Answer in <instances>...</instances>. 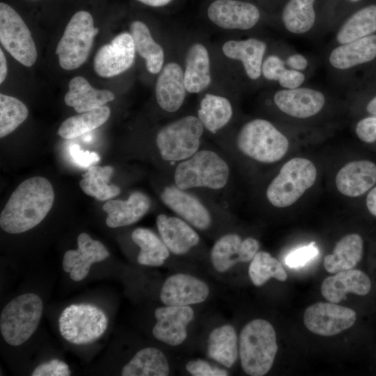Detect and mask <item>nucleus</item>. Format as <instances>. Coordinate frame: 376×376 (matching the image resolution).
Masks as SVG:
<instances>
[{"label":"nucleus","instance_id":"nucleus-1","mask_svg":"<svg viewBox=\"0 0 376 376\" xmlns=\"http://www.w3.org/2000/svg\"><path fill=\"white\" fill-rule=\"evenodd\" d=\"M54 200V192L49 180L40 176L28 178L15 189L3 209L1 228L11 234L33 228L47 216Z\"/></svg>","mask_w":376,"mask_h":376},{"label":"nucleus","instance_id":"nucleus-2","mask_svg":"<svg viewBox=\"0 0 376 376\" xmlns=\"http://www.w3.org/2000/svg\"><path fill=\"white\" fill-rule=\"evenodd\" d=\"M278 351L273 326L263 319L244 325L239 338L241 366L249 375L263 376L271 369Z\"/></svg>","mask_w":376,"mask_h":376},{"label":"nucleus","instance_id":"nucleus-3","mask_svg":"<svg viewBox=\"0 0 376 376\" xmlns=\"http://www.w3.org/2000/svg\"><path fill=\"white\" fill-rule=\"evenodd\" d=\"M227 163L216 152L203 150L182 161L174 173L175 186L182 190L196 187L220 189L228 182Z\"/></svg>","mask_w":376,"mask_h":376},{"label":"nucleus","instance_id":"nucleus-4","mask_svg":"<svg viewBox=\"0 0 376 376\" xmlns=\"http://www.w3.org/2000/svg\"><path fill=\"white\" fill-rule=\"evenodd\" d=\"M237 146L245 155L263 163H274L285 155L289 142L270 122L254 119L244 124L237 137Z\"/></svg>","mask_w":376,"mask_h":376},{"label":"nucleus","instance_id":"nucleus-5","mask_svg":"<svg viewBox=\"0 0 376 376\" xmlns=\"http://www.w3.org/2000/svg\"><path fill=\"white\" fill-rule=\"evenodd\" d=\"M42 309V299L33 293L21 295L8 302L0 317V330L5 341L13 346L26 341L36 330Z\"/></svg>","mask_w":376,"mask_h":376},{"label":"nucleus","instance_id":"nucleus-6","mask_svg":"<svg viewBox=\"0 0 376 376\" xmlns=\"http://www.w3.org/2000/svg\"><path fill=\"white\" fill-rule=\"evenodd\" d=\"M316 178L317 169L311 161L301 157L291 159L269 185L267 198L275 207L290 206L313 185Z\"/></svg>","mask_w":376,"mask_h":376},{"label":"nucleus","instance_id":"nucleus-7","mask_svg":"<svg viewBox=\"0 0 376 376\" xmlns=\"http://www.w3.org/2000/svg\"><path fill=\"white\" fill-rule=\"evenodd\" d=\"M98 29L86 11L75 13L68 22L56 47L60 66L67 70L78 68L87 60Z\"/></svg>","mask_w":376,"mask_h":376},{"label":"nucleus","instance_id":"nucleus-8","mask_svg":"<svg viewBox=\"0 0 376 376\" xmlns=\"http://www.w3.org/2000/svg\"><path fill=\"white\" fill-rule=\"evenodd\" d=\"M203 125L198 117L187 116L165 125L156 136V144L163 159L183 161L195 154L200 146Z\"/></svg>","mask_w":376,"mask_h":376},{"label":"nucleus","instance_id":"nucleus-9","mask_svg":"<svg viewBox=\"0 0 376 376\" xmlns=\"http://www.w3.org/2000/svg\"><path fill=\"white\" fill-rule=\"evenodd\" d=\"M108 318L100 308L88 304L66 307L58 319V328L67 341L83 345L98 339L106 331Z\"/></svg>","mask_w":376,"mask_h":376},{"label":"nucleus","instance_id":"nucleus-10","mask_svg":"<svg viewBox=\"0 0 376 376\" xmlns=\"http://www.w3.org/2000/svg\"><path fill=\"white\" fill-rule=\"evenodd\" d=\"M0 41L21 64L31 67L36 61L37 49L30 30L20 15L3 2L0 3Z\"/></svg>","mask_w":376,"mask_h":376},{"label":"nucleus","instance_id":"nucleus-11","mask_svg":"<svg viewBox=\"0 0 376 376\" xmlns=\"http://www.w3.org/2000/svg\"><path fill=\"white\" fill-rule=\"evenodd\" d=\"M356 312L333 302H318L308 306L304 313L305 327L311 332L322 336L336 335L355 322Z\"/></svg>","mask_w":376,"mask_h":376},{"label":"nucleus","instance_id":"nucleus-12","mask_svg":"<svg viewBox=\"0 0 376 376\" xmlns=\"http://www.w3.org/2000/svg\"><path fill=\"white\" fill-rule=\"evenodd\" d=\"M135 54L132 35L123 32L98 49L93 59L94 70L101 77H116L133 65Z\"/></svg>","mask_w":376,"mask_h":376},{"label":"nucleus","instance_id":"nucleus-13","mask_svg":"<svg viewBox=\"0 0 376 376\" xmlns=\"http://www.w3.org/2000/svg\"><path fill=\"white\" fill-rule=\"evenodd\" d=\"M259 246V242L254 238L242 240L237 234H226L214 244L210 252L211 263L217 272H225L237 263L251 260Z\"/></svg>","mask_w":376,"mask_h":376},{"label":"nucleus","instance_id":"nucleus-14","mask_svg":"<svg viewBox=\"0 0 376 376\" xmlns=\"http://www.w3.org/2000/svg\"><path fill=\"white\" fill-rule=\"evenodd\" d=\"M155 317V338L167 345L177 346L187 338V327L193 320L194 312L189 306H166L156 308Z\"/></svg>","mask_w":376,"mask_h":376},{"label":"nucleus","instance_id":"nucleus-15","mask_svg":"<svg viewBox=\"0 0 376 376\" xmlns=\"http://www.w3.org/2000/svg\"><path fill=\"white\" fill-rule=\"evenodd\" d=\"M210 20L225 29L248 30L258 22L260 14L252 3L237 0H215L207 8Z\"/></svg>","mask_w":376,"mask_h":376},{"label":"nucleus","instance_id":"nucleus-16","mask_svg":"<svg viewBox=\"0 0 376 376\" xmlns=\"http://www.w3.org/2000/svg\"><path fill=\"white\" fill-rule=\"evenodd\" d=\"M210 293L204 281L189 274L178 273L168 277L161 291L165 306H190L205 301Z\"/></svg>","mask_w":376,"mask_h":376},{"label":"nucleus","instance_id":"nucleus-17","mask_svg":"<svg viewBox=\"0 0 376 376\" xmlns=\"http://www.w3.org/2000/svg\"><path fill=\"white\" fill-rule=\"evenodd\" d=\"M77 245V249L67 251L63 259V270L70 273V278L75 281L83 280L88 275L92 264L109 256L103 244L92 239L87 233L79 235Z\"/></svg>","mask_w":376,"mask_h":376},{"label":"nucleus","instance_id":"nucleus-18","mask_svg":"<svg viewBox=\"0 0 376 376\" xmlns=\"http://www.w3.org/2000/svg\"><path fill=\"white\" fill-rule=\"evenodd\" d=\"M160 197L167 207L195 228L205 230L210 226V212L194 195L171 186L164 189Z\"/></svg>","mask_w":376,"mask_h":376},{"label":"nucleus","instance_id":"nucleus-19","mask_svg":"<svg viewBox=\"0 0 376 376\" xmlns=\"http://www.w3.org/2000/svg\"><path fill=\"white\" fill-rule=\"evenodd\" d=\"M277 107L285 113L298 118H306L319 113L325 103L324 95L308 88L283 89L274 96Z\"/></svg>","mask_w":376,"mask_h":376},{"label":"nucleus","instance_id":"nucleus-20","mask_svg":"<svg viewBox=\"0 0 376 376\" xmlns=\"http://www.w3.org/2000/svg\"><path fill=\"white\" fill-rule=\"evenodd\" d=\"M187 89L184 72L177 63H168L159 72L155 84V96L159 106L170 113L182 105Z\"/></svg>","mask_w":376,"mask_h":376},{"label":"nucleus","instance_id":"nucleus-21","mask_svg":"<svg viewBox=\"0 0 376 376\" xmlns=\"http://www.w3.org/2000/svg\"><path fill=\"white\" fill-rule=\"evenodd\" d=\"M335 181L343 195L359 196L375 184L376 164L369 160L350 162L338 171Z\"/></svg>","mask_w":376,"mask_h":376},{"label":"nucleus","instance_id":"nucleus-22","mask_svg":"<svg viewBox=\"0 0 376 376\" xmlns=\"http://www.w3.org/2000/svg\"><path fill=\"white\" fill-rule=\"evenodd\" d=\"M371 288L369 277L359 269H351L327 277L322 283L321 293L330 302L338 303L346 299V294L367 295Z\"/></svg>","mask_w":376,"mask_h":376},{"label":"nucleus","instance_id":"nucleus-23","mask_svg":"<svg viewBox=\"0 0 376 376\" xmlns=\"http://www.w3.org/2000/svg\"><path fill=\"white\" fill-rule=\"evenodd\" d=\"M156 223L162 241L175 255L187 253L199 242L198 233L186 221L178 217L159 214Z\"/></svg>","mask_w":376,"mask_h":376},{"label":"nucleus","instance_id":"nucleus-24","mask_svg":"<svg viewBox=\"0 0 376 376\" xmlns=\"http://www.w3.org/2000/svg\"><path fill=\"white\" fill-rule=\"evenodd\" d=\"M150 206L149 198L139 191L131 194L126 201L109 200L102 207L107 214L106 224L110 228L133 224L146 214Z\"/></svg>","mask_w":376,"mask_h":376},{"label":"nucleus","instance_id":"nucleus-25","mask_svg":"<svg viewBox=\"0 0 376 376\" xmlns=\"http://www.w3.org/2000/svg\"><path fill=\"white\" fill-rule=\"evenodd\" d=\"M267 49L263 41L254 38L241 40H228L222 46L224 54L242 63L249 78L255 80L262 73L263 58Z\"/></svg>","mask_w":376,"mask_h":376},{"label":"nucleus","instance_id":"nucleus-26","mask_svg":"<svg viewBox=\"0 0 376 376\" xmlns=\"http://www.w3.org/2000/svg\"><path fill=\"white\" fill-rule=\"evenodd\" d=\"M68 88L64 97L65 103L79 113L101 107L115 99L111 91L94 88L81 76L72 78Z\"/></svg>","mask_w":376,"mask_h":376},{"label":"nucleus","instance_id":"nucleus-27","mask_svg":"<svg viewBox=\"0 0 376 376\" xmlns=\"http://www.w3.org/2000/svg\"><path fill=\"white\" fill-rule=\"evenodd\" d=\"M184 79L187 91L198 93L211 84L210 61L207 48L201 43L193 44L188 49Z\"/></svg>","mask_w":376,"mask_h":376},{"label":"nucleus","instance_id":"nucleus-28","mask_svg":"<svg viewBox=\"0 0 376 376\" xmlns=\"http://www.w3.org/2000/svg\"><path fill=\"white\" fill-rule=\"evenodd\" d=\"M376 57V35L340 45L331 52L330 64L339 70H346L373 61Z\"/></svg>","mask_w":376,"mask_h":376},{"label":"nucleus","instance_id":"nucleus-29","mask_svg":"<svg viewBox=\"0 0 376 376\" xmlns=\"http://www.w3.org/2000/svg\"><path fill=\"white\" fill-rule=\"evenodd\" d=\"M362 237L357 233L343 237L336 244L333 253L324 258V267L329 273L353 269L363 255Z\"/></svg>","mask_w":376,"mask_h":376},{"label":"nucleus","instance_id":"nucleus-30","mask_svg":"<svg viewBox=\"0 0 376 376\" xmlns=\"http://www.w3.org/2000/svg\"><path fill=\"white\" fill-rule=\"evenodd\" d=\"M207 354L211 359L226 368H231L235 363L239 347L236 331L232 325L224 324L211 331Z\"/></svg>","mask_w":376,"mask_h":376},{"label":"nucleus","instance_id":"nucleus-31","mask_svg":"<svg viewBox=\"0 0 376 376\" xmlns=\"http://www.w3.org/2000/svg\"><path fill=\"white\" fill-rule=\"evenodd\" d=\"M169 365L164 353L155 347L139 350L123 367L122 376H167Z\"/></svg>","mask_w":376,"mask_h":376},{"label":"nucleus","instance_id":"nucleus-32","mask_svg":"<svg viewBox=\"0 0 376 376\" xmlns=\"http://www.w3.org/2000/svg\"><path fill=\"white\" fill-rule=\"evenodd\" d=\"M136 52L146 61L148 71L159 73L164 65V53L162 47L152 37L147 25L141 21H134L130 26Z\"/></svg>","mask_w":376,"mask_h":376},{"label":"nucleus","instance_id":"nucleus-33","mask_svg":"<svg viewBox=\"0 0 376 376\" xmlns=\"http://www.w3.org/2000/svg\"><path fill=\"white\" fill-rule=\"evenodd\" d=\"M232 116L233 108L226 97L207 93L201 101L198 118L211 133L214 134L226 126Z\"/></svg>","mask_w":376,"mask_h":376},{"label":"nucleus","instance_id":"nucleus-34","mask_svg":"<svg viewBox=\"0 0 376 376\" xmlns=\"http://www.w3.org/2000/svg\"><path fill=\"white\" fill-rule=\"evenodd\" d=\"M376 32V5L364 7L352 15L340 26L336 40L348 43Z\"/></svg>","mask_w":376,"mask_h":376},{"label":"nucleus","instance_id":"nucleus-35","mask_svg":"<svg viewBox=\"0 0 376 376\" xmlns=\"http://www.w3.org/2000/svg\"><path fill=\"white\" fill-rule=\"evenodd\" d=\"M132 240L140 247L137 261L141 265L159 267L169 256V250L162 240L148 228L135 229L132 233Z\"/></svg>","mask_w":376,"mask_h":376},{"label":"nucleus","instance_id":"nucleus-36","mask_svg":"<svg viewBox=\"0 0 376 376\" xmlns=\"http://www.w3.org/2000/svg\"><path fill=\"white\" fill-rule=\"evenodd\" d=\"M110 109L101 107L80 113L65 120L58 130V134L63 139L77 138L102 125L110 116Z\"/></svg>","mask_w":376,"mask_h":376},{"label":"nucleus","instance_id":"nucleus-37","mask_svg":"<svg viewBox=\"0 0 376 376\" xmlns=\"http://www.w3.org/2000/svg\"><path fill=\"white\" fill-rule=\"evenodd\" d=\"M113 173L110 166H92L82 175L79 185L87 195L98 201H106L118 196L120 188L115 185H109Z\"/></svg>","mask_w":376,"mask_h":376},{"label":"nucleus","instance_id":"nucleus-38","mask_svg":"<svg viewBox=\"0 0 376 376\" xmlns=\"http://www.w3.org/2000/svg\"><path fill=\"white\" fill-rule=\"evenodd\" d=\"M315 0H289L282 12V22L290 33L301 34L308 31L314 25Z\"/></svg>","mask_w":376,"mask_h":376},{"label":"nucleus","instance_id":"nucleus-39","mask_svg":"<svg viewBox=\"0 0 376 376\" xmlns=\"http://www.w3.org/2000/svg\"><path fill=\"white\" fill-rule=\"evenodd\" d=\"M249 275L253 284L258 287L271 278L280 281H285L288 278L281 263L265 251L257 252L254 256L249 267Z\"/></svg>","mask_w":376,"mask_h":376},{"label":"nucleus","instance_id":"nucleus-40","mask_svg":"<svg viewBox=\"0 0 376 376\" xmlns=\"http://www.w3.org/2000/svg\"><path fill=\"white\" fill-rule=\"evenodd\" d=\"M26 106L16 97L0 94V137L13 132L27 118Z\"/></svg>","mask_w":376,"mask_h":376},{"label":"nucleus","instance_id":"nucleus-41","mask_svg":"<svg viewBox=\"0 0 376 376\" xmlns=\"http://www.w3.org/2000/svg\"><path fill=\"white\" fill-rule=\"evenodd\" d=\"M319 253V249L315 242H312L295 249L288 253L285 258V265L290 268H298L306 265Z\"/></svg>","mask_w":376,"mask_h":376},{"label":"nucleus","instance_id":"nucleus-42","mask_svg":"<svg viewBox=\"0 0 376 376\" xmlns=\"http://www.w3.org/2000/svg\"><path fill=\"white\" fill-rule=\"evenodd\" d=\"M68 366L58 359H52L38 366L32 376H68L70 375Z\"/></svg>","mask_w":376,"mask_h":376},{"label":"nucleus","instance_id":"nucleus-43","mask_svg":"<svg viewBox=\"0 0 376 376\" xmlns=\"http://www.w3.org/2000/svg\"><path fill=\"white\" fill-rule=\"evenodd\" d=\"M187 370L194 376H227L228 372L224 369L212 366L204 360L196 359L189 361Z\"/></svg>","mask_w":376,"mask_h":376},{"label":"nucleus","instance_id":"nucleus-44","mask_svg":"<svg viewBox=\"0 0 376 376\" xmlns=\"http://www.w3.org/2000/svg\"><path fill=\"white\" fill-rule=\"evenodd\" d=\"M359 139L368 143L376 141V116L373 115L360 120L356 126Z\"/></svg>","mask_w":376,"mask_h":376},{"label":"nucleus","instance_id":"nucleus-45","mask_svg":"<svg viewBox=\"0 0 376 376\" xmlns=\"http://www.w3.org/2000/svg\"><path fill=\"white\" fill-rule=\"evenodd\" d=\"M285 69L283 61L278 56L270 55L263 62L262 74L272 81H278Z\"/></svg>","mask_w":376,"mask_h":376},{"label":"nucleus","instance_id":"nucleus-46","mask_svg":"<svg viewBox=\"0 0 376 376\" xmlns=\"http://www.w3.org/2000/svg\"><path fill=\"white\" fill-rule=\"evenodd\" d=\"M70 153L75 162L83 168H90L100 160L97 153L88 150L84 151L77 144L70 146Z\"/></svg>","mask_w":376,"mask_h":376},{"label":"nucleus","instance_id":"nucleus-47","mask_svg":"<svg viewBox=\"0 0 376 376\" xmlns=\"http://www.w3.org/2000/svg\"><path fill=\"white\" fill-rule=\"evenodd\" d=\"M304 75L298 70L293 69H285L281 75L278 81L285 89H294L299 88L304 81Z\"/></svg>","mask_w":376,"mask_h":376},{"label":"nucleus","instance_id":"nucleus-48","mask_svg":"<svg viewBox=\"0 0 376 376\" xmlns=\"http://www.w3.org/2000/svg\"><path fill=\"white\" fill-rule=\"evenodd\" d=\"M286 64L290 67L291 69L300 71L304 70L307 67L308 61L301 54H295L290 56L286 59Z\"/></svg>","mask_w":376,"mask_h":376},{"label":"nucleus","instance_id":"nucleus-49","mask_svg":"<svg viewBox=\"0 0 376 376\" xmlns=\"http://www.w3.org/2000/svg\"><path fill=\"white\" fill-rule=\"evenodd\" d=\"M366 202L370 213L376 217V187L368 194Z\"/></svg>","mask_w":376,"mask_h":376},{"label":"nucleus","instance_id":"nucleus-50","mask_svg":"<svg viewBox=\"0 0 376 376\" xmlns=\"http://www.w3.org/2000/svg\"><path fill=\"white\" fill-rule=\"evenodd\" d=\"M8 67L6 56L2 49H0V84H2L7 76Z\"/></svg>","mask_w":376,"mask_h":376},{"label":"nucleus","instance_id":"nucleus-51","mask_svg":"<svg viewBox=\"0 0 376 376\" xmlns=\"http://www.w3.org/2000/svg\"><path fill=\"white\" fill-rule=\"evenodd\" d=\"M138 1L152 7L164 6L169 3L172 0H137Z\"/></svg>","mask_w":376,"mask_h":376},{"label":"nucleus","instance_id":"nucleus-52","mask_svg":"<svg viewBox=\"0 0 376 376\" xmlns=\"http://www.w3.org/2000/svg\"><path fill=\"white\" fill-rule=\"evenodd\" d=\"M366 110L369 113L376 116V96L368 102Z\"/></svg>","mask_w":376,"mask_h":376},{"label":"nucleus","instance_id":"nucleus-53","mask_svg":"<svg viewBox=\"0 0 376 376\" xmlns=\"http://www.w3.org/2000/svg\"><path fill=\"white\" fill-rule=\"evenodd\" d=\"M348 1H352V2H355V1H358L359 0H348Z\"/></svg>","mask_w":376,"mask_h":376}]
</instances>
